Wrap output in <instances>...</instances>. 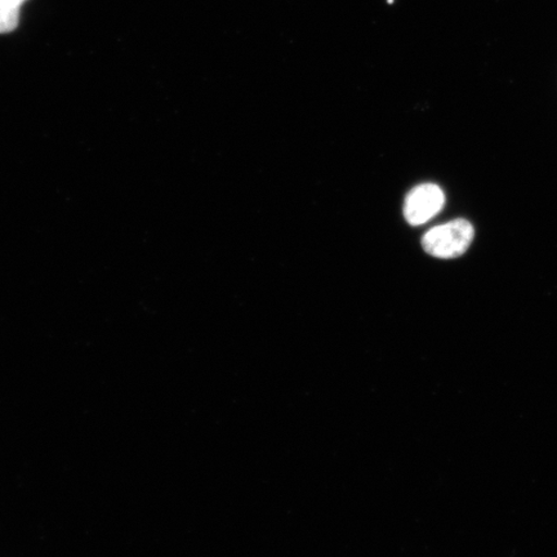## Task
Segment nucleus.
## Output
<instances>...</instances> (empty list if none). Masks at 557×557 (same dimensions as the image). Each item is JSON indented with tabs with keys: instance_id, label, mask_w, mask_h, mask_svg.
Returning a JSON list of instances; mask_svg holds the SVG:
<instances>
[{
	"instance_id": "1",
	"label": "nucleus",
	"mask_w": 557,
	"mask_h": 557,
	"mask_svg": "<svg viewBox=\"0 0 557 557\" xmlns=\"http://www.w3.org/2000/svg\"><path fill=\"white\" fill-rule=\"evenodd\" d=\"M475 236L468 220L458 219L429 230L422 238L424 252L436 259L451 260L461 257L471 246Z\"/></svg>"
},
{
	"instance_id": "3",
	"label": "nucleus",
	"mask_w": 557,
	"mask_h": 557,
	"mask_svg": "<svg viewBox=\"0 0 557 557\" xmlns=\"http://www.w3.org/2000/svg\"><path fill=\"white\" fill-rule=\"evenodd\" d=\"M26 0H0V34L11 33L20 23L21 7Z\"/></svg>"
},
{
	"instance_id": "2",
	"label": "nucleus",
	"mask_w": 557,
	"mask_h": 557,
	"mask_svg": "<svg viewBox=\"0 0 557 557\" xmlns=\"http://www.w3.org/2000/svg\"><path fill=\"white\" fill-rule=\"evenodd\" d=\"M444 205L445 194L441 187L434 184H423L414 187L407 195L404 215L409 225L421 226L441 213Z\"/></svg>"
}]
</instances>
